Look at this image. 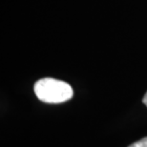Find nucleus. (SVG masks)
Returning a JSON list of instances; mask_svg holds the SVG:
<instances>
[{
  "instance_id": "f257e3e1",
  "label": "nucleus",
  "mask_w": 147,
  "mask_h": 147,
  "mask_svg": "<svg viewBox=\"0 0 147 147\" xmlns=\"http://www.w3.org/2000/svg\"><path fill=\"white\" fill-rule=\"evenodd\" d=\"M34 90L37 98L46 103H62L74 96L71 85L52 78L39 79L34 84Z\"/></svg>"
},
{
  "instance_id": "f03ea898",
  "label": "nucleus",
  "mask_w": 147,
  "mask_h": 147,
  "mask_svg": "<svg viewBox=\"0 0 147 147\" xmlns=\"http://www.w3.org/2000/svg\"><path fill=\"white\" fill-rule=\"evenodd\" d=\"M128 147H147V137L138 140L136 142H134L133 144H131Z\"/></svg>"
},
{
  "instance_id": "7ed1b4c3",
  "label": "nucleus",
  "mask_w": 147,
  "mask_h": 147,
  "mask_svg": "<svg viewBox=\"0 0 147 147\" xmlns=\"http://www.w3.org/2000/svg\"><path fill=\"white\" fill-rule=\"evenodd\" d=\"M142 102L144 103L146 106H147V92H146V94L144 95V96H143V98H142Z\"/></svg>"
}]
</instances>
